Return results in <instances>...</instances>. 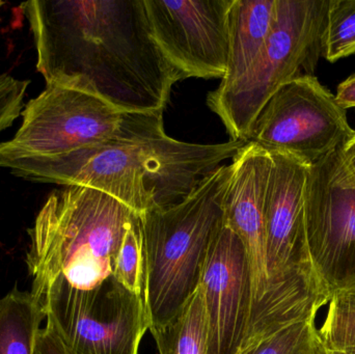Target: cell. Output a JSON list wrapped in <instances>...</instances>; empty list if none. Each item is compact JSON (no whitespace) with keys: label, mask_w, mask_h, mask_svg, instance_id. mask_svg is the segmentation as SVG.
Returning a JSON list of instances; mask_svg holds the SVG:
<instances>
[{"label":"cell","mask_w":355,"mask_h":354,"mask_svg":"<svg viewBox=\"0 0 355 354\" xmlns=\"http://www.w3.org/2000/svg\"><path fill=\"white\" fill-rule=\"evenodd\" d=\"M112 276L127 290L139 295L145 301L146 265L141 216L125 234Z\"/></svg>","instance_id":"obj_19"},{"label":"cell","mask_w":355,"mask_h":354,"mask_svg":"<svg viewBox=\"0 0 355 354\" xmlns=\"http://www.w3.org/2000/svg\"><path fill=\"white\" fill-rule=\"evenodd\" d=\"M275 6L277 0H232L227 73L220 85H230L250 70L272 28Z\"/></svg>","instance_id":"obj_13"},{"label":"cell","mask_w":355,"mask_h":354,"mask_svg":"<svg viewBox=\"0 0 355 354\" xmlns=\"http://www.w3.org/2000/svg\"><path fill=\"white\" fill-rule=\"evenodd\" d=\"M231 4L232 0H144L152 37L182 80L225 77Z\"/></svg>","instance_id":"obj_10"},{"label":"cell","mask_w":355,"mask_h":354,"mask_svg":"<svg viewBox=\"0 0 355 354\" xmlns=\"http://www.w3.org/2000/svg\"><path fill=\"white\" fill-rule=\"evenodd\" d=\"M318 354H355V348L324 349L321 347Z\"/></svg>","instance_id":"obj_24"},{"label":"cell","mask_w":355,"mask_h":354,"mask_svg":"<svg viewBox=\"0 0 355 354\" xmlns=\"http://www.w3.org/2000/svg\"><path fill=\"white\" fill-rule=\"evenodd\" d=\"M35 354H69L53 328L47 322L45 328L40 330Z\"/></svg>","instance_id":"obj_21"},{"label":"cell","mask_w":355,"mask_h":354,"mask_svg":"<svg viewBox=\"0 0 355 354\" xmlns=\"http://www.w3.org/2000/svg\"><path fill=\"white\" fill-rule=\"evenodd\" d=\"M355 54V0H329L322 56L329 62Z\"/></svg>","instance_id":"obj_17"},{"label":"cell","mask_w":355,"mask_h":354,"mask_svg":"<svg viewBox=\"0 0 355 354\" xmlns=\"http://www.w3.org/2000/svg\"><path fill=\"white\" fill-rule=\"evenodd\" d=\"M354 132L335 95L311 75L293 79L270 98L252 125L248 143L312 166Z\"/></svg>","instance_id":"obj_8"},{"label":"cell","mask_w":355,"mask_h":354,"mask_svg":"<svg viewBox=\"0 0 355 354\" xmlns=\"http://www.w3.org/2000/svg\"><path fill=\"white\" fill-rule=\"evenodd\" d=\"M223 199V224L239 236L248 253L252 307L246 338L256 330L270 291L265 232V200L272 158L267 150L248 143L232 159Z\"/></svg>","instance_id":"obj_12"},{"label":"cell","mask_w":355,"mask_h":354,"mask_svg":"<svg viewBox=\"0 0 355 354\" xmlns=\"http://www.w3.org/2000/svg\"><path fill=\"white\" fill-rule=\"evenodd\" d=\"M329 0H277L268 39L250 70L207 98L231 141H248L267 102L293 79L314 75L322 56Z\"/></svg>","instance_id":"obj_5"},{"label":"cell","mask_w":355,"mask_h":354,"mask_svg":"<svg viewBox=\"0 0 355 354\" xmlns=\"http://www.w3.org/2000/svg\"><path fill=\"white\" fill-rule=\"evenodd\" d=\"M150 332L159 354H209L206 313L200 287L173 321Z\"/></svg>","instance_id":"obj_15"},{"label":"cell","mask_w":355,"mask_h":354,"mask_svg":"<svg viewBox=\"0 0 355 354\" xmlns=\"http://www.w3.org/2000/svg\"><path fill=\"white\" fill-rule=\"evenodd\" d=\"M22 8L46 85L127 112H164L182 79L152 37L144 0H31Z\"/></svg>","instance_id":"obj_1"},{"label":"cell","mask_w":355,"mask_h":354,"mask_svg":"<svg viewBox=\"0 0 355 354\" xmlns=\"http://www.w3.org/2000/svg\"><path fill=\"white\" fill-rule=\"evenodd\" d=\"M325 308L323 321L317 326L321 347L355 348V285L331 291Z\"/></svg>","instance_id":"obj_16"},{"label":"cell","mask_w":355,"mask_h":354,"mask_svg":"<svg viewBox=\"0 0 355 354\" xmlns=\"http://www.w3.org/2000/svg\"><path fill=\"white\" fill-rule=\"evenodd\" d=\"M3 4H4V2L1 1V0H0V8H1V6H3Z\"/></svg>","instance_id":"obj_25"},{"label":"cell","mask_w":355,"mask_h":354,"mask_svg":"<svg viewBox=\"0 0 355 354\" xmlns=\"http://www.w3.org/2000/svg\"><path fill=\"white\" fill-rule=\"evenodd\" d=\"M45 319L43 307L31 291L15 286L0 299V354H35Z\"/></svg>","instance_id":"obj_14"},{"label":"cell","mask_w":355,"mask_h":354,"mask_svg":"<svg viewBox=\"0 0 355 354\" xmlns=\"http://www.w3.org/2000/svg\"><path fill=\"white\" fill-rule=\"evenodd\" d=\"M342 154L346 163L355 176V132L354 134L342 145Z\"/></svg>","instance_id":"obj_23"},{"label":"cell","mask_w":355,"mask_h":354,"mask_svg":"<svg viewBox=\"0 0 355 354\" xmlns=\"http://www.w3.org/2000/svg\"><path fill=\"white\" fill-rule=\"evenodd\" d=\"M31 294L69 354H139L150 328L144 299L112 276L91 289L58 276Z\"/></svg>","instance_id":"obj_7"},{"label":"cell","mask_w":355,"mask_h":354,"mask_svg":"<svg viewBox=\"0 0 355 354\" xmlns=\"http://www.w3.org/2000/svg\"><path fill=\"white\" fill-rule=\"evenodd\" d=\"M14 137L0 143V163L166 135L164 112H127L89 91L58 83H47L25 104Z\"/></svg>","instance_id":"obj_6"},{"label":"cell","mask_w":355,"mask_h":354,"mask_svg":"<svg viewBox=\"0 0 355 354\" xmlns=\"http://www.w3.org/2000/svg\"><path fill=\"white\" fill-rule=\"evenodd\" d=\"M139 215L114 197L85 186L54 191L28 230L31 293L56 276L91 289L114 274L128 229Z\"/></svg>","instance_id":"obj_3"},{"label":"cell","mask_w":355,"mask_h":354,"mask_svg":"<svg viewBox=\"0 0 355 354\" xmlns=\"http://www.w3.org/2000/svg\"><path fill=\"white\" fill-rule=\"evenodd\" d=\"M335 97L336 101L343 109L355 107V73L340 83Z\"/></svg>","instance_id":"obj_22"},{"label":"cell","mask_w":355,"mask_h":354,"mask_svg":"<svg viewBox=\"0 0 355 354\" xmlns=\"http://www.w3.org/2000/svg\"><path fill=\"white\" fill-rule=\"evenodd\" d=\"M231 172L223 164L183 201L141 215L149 330L173 321L200 287L209 247L223 224Z\"/></svg>","instance_id":"obj_4"},{"label":"cell","mask_w":355,"mask_h":354,"mask_svg":"<svg viewBox=\"0 0 355 354\" xmlns=\"http://www.w3.org/2000/svg\"><path fill=\"white\" fill-rule=\"evenodd\" d=\"M200 289L208 353L240 354L252 313V276L243 242L225 224L209 247Z\"/></svg>","instance_id":"obj_11"},{"label":"cell","mask_w":355,"mask_h":354,"mask_svg":"<svg viewBox=\"0 0 355 354\" xmlns=\"http://www.w3.org/2000/svg\"><path fill=\"white\" fill-rule=\"evenodd\" d=\"M317 316L312 314L289 324L242 354H318L321 344Z\"/></svg>","instance_id":"obj_18"},{"label":"cell","mask_w":355,"mask_h":354,"mask_svg":"<svg viewBox=\"0 0 355 354\" xmlns=\"http://www.w3.org/2000/svg\"><path fill=\"white\" fill-rule=\"evenodd\" d=\"M29 80L0 75V133L10 128L22 114Z\"/></svg>","instance_id":"obj_20"},{"label":"cell","mask_w":355,"mask_h":354,"mask_svg":"<svg viewBox=\"0 0 355 354\" xmlns=\"http://www.w3.org/2000/svg\"><path fill=\"white\" fill-rule=\"evenodd\" d=\"M341 148L310 166L306 191V255L329 293L355 285V176Z\"/></svg>","instance_id":"obj_9"},{"label":"cell","mask_w":355,"mask_h":354,"mask_svg":"<svg viewBox=\"0 0 355 354\" xmlns=\"http://www.w3.org/2000/svg\"><path fill=\"white\" fill-rule=\"evenodd\" d=\"M246 143L230 139L200 145L166 134L94 145L60 155L6 160L0 168L27 180L96 189L141 216L183 201Z\"/></svg>","instance_id":"obj_2"}]
</instances>
